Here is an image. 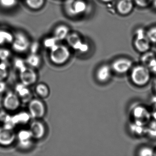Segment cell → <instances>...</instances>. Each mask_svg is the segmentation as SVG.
Returning <instances> with one entry per match:
<instances>
[{"mask_svg": "<svg viewBox=\"0 0 156 156\" xmlns=\"http://www.w3.org/2000/svg\"><path fill=\"white\" fill-rule=\"evenodd\" d=\"M133 43L135 49L142 54L149 51L151 44L147 36L146 30L142 28H138L136 30Z\"/></svg>", "mask_w": 156, "mask_h": 156, "instance_id": "6da1fadb", "label": "cell"}, {"mask_svg": "<svg viewBox=\"0 0 156 156\" xmlns=\"http://www.w3.org/2000/svg\"><path fill=\"white\" fill-rule=\"evenodd\" d=\"M50 59L54 63L62 65L69 59L70 52L65 45L57 44L50 49Z\"/></svg>", "mask_w": 156, "mask_h": 156, "instance_id": "7a4b0ae2", "label": "cell"}, {"mask_svg": "<svg viewBox=\"0 0 156 156\" xmlns=\"http://www.w3.org/2000/svg\"><path fill=\"white\" fill-rule=\"evenodd\" d=\"M131 78L135 84L142 86L146 85L149 81L150 73L147 67L143 65L139 66L132 70Z\"/></svg>", "mask_w": 156, "mask_h": 156, "instance_id": "3957f363", "label": "cell"}, {"mask_svg": "<svg viewBox=\"0 0 156 156\" xmlns=\"http://www.w3.org/2000/svg\"><path fill=\"white\" fill-rule=\"evenodd\" d=\"M65 8L68 15L75 17L82 15L86 12L87 4L84 0H67Z\"/></svg>", "mask_w": 156, "mask_h": 156, "instance_id": "277c9868", "label": "cell"}, {"mask_svg": "<svg viewBox=\"0 0 156 156\" xmlns=\"http://www.w3.org/2000/svg\"><path fill=\"white\" fill-rule=\"evenodd\" d=\"M66 40L69 46L76 51L81 53H86L89 51V45L83 41L77 34H69Z\"/></svg>", "mask_w": 156, "mask_h": 156, "instance_id": "5b68a950", "label": "cell"}, {"mask_svg": "<svg viewBox=\"0 0 156 156\" xmlns=\"http://www.w3.org/2000/svg\"><path fill=\"white\" fill-rule=\"evenodd\" d=\"M12 45L14 51L22 53L26 51L29 49L30 43L26 35L21 33H19L14 36Z\"/></svg>", "mask_w": 156, "mask_h": 156, "instance_id": "8992f818", "label": "cell"}, {"mask_svg": "<svg viewBox=\"0 0 156 156\" xmlns=\"http://www.w3.org/2000/svg\"><path fill=\"white\" fill-rule=\"evenodd\" d=\"M29 109L30 115L34 118H41L45 113L44 104L39 99L31 100L29 103Z\"/></svg>", "mask_w": 156, "mask_h": 156, "instance_id": "52a82bcc", "label": "cell"}, {"mask_svg": "<svg viewBox=\"0 0 156 156\" xmlns=\"http://www.w3.org/2000/svg\"><path fill=\"white\" fill-rule=\"evenodd\" d=\"M135 6L133 0H118L116 3V11L120 16H127L132 12Z\"/></svg>", "mask_w": 156, "mask_h": 156, "instance_id": "ba28073f", "label": "cell"}, {"mask_svg": "<svg viewBox=\"0 0 156 156\" xmlns=\"http://www.w3.org/2000/svg\"><path fill=\"white\" fill-rule=\"evenodd\" d=\"M20 104V98L17 94L9 92L3 100V106L7 110L13 111L18 109Z\"/></svg>", "mask_w": 156, "mask_h": 156, "instance_id": "9c48e42d", "label": "cell"}, {"mask_svg": "<svg viewBox=\"0 0 156 156\" xmlns=\"http://www.w3.org/2000/svg\"><path fill=\"white\" fill-rule=\"evenodd\" d=\"M21 81L22 83L27 86L33 84L37 80L36 73L31 68L26 66L20 70Z\"/></svg>", "mask_w": 156, "mask_h": 156, "instance_id": "30bf717a", "label": "cell"}, {"mask_svg": "<svg viewBox=\"0 0 156 156\" xmlns=\"http://www.w3.org/2000/svg\"><path fill=\"white\" fill-rule=\"evenodd\" d=\"M15 133L12 129L5 127L0 128V145L9 146L12 144L15 140Z\"/></svg>", "mask_w": 156, "mask_h": 156, "instance_id": "8fae6325", "label": "cell"}, {"mask_svg": "<svg viewBox=\"0 0 156 156\" xmlns=\"http://www.w3.org/2000/svg\"><path fill=\"white\" fill-rule=\"evenodd\" d=\"M132 62L126 58H120L116 60L112 64L113 70L119 73H126L132 67Z\"/></svg>", "mask_w": 156, "mask_h": 156, "instance_id": "7c38bea8", "label": "cell"}, {"mask_svg": "<svg viewBox=\"0 0 156 156\" xmlns=\"http://www.w3.org/2000/svg\"><path fill=\"white\" fill-rule=\"evenodd\" d=\"M30 130L32 138L39 139L44 136L45 132V127L41 122L34 121L31 125Z\"/></svg>", "mask_w": 156, "mask_h": 156, "instance_id": "4fadbf2b", "label": "cell"}, {"mask_svg": "<svg viewBox=\"0 0 156 156\" xmlns=\"http://www.w3.org/2000/svg\"><path fill=\"white\" fill-rule=\"evenodd\" d=\"M15 90L17 94L23 102H27L30 101L32 97L31 93L28 86L21 83L16 86Z\"/></svg>", "mask_w": 156, "mask_h": 156, "instance_id": "5bb4252c", "label": "cell"}, {"mask_svg": "<svg viewBox=\"0 0 156 156\" xmlns=\"http://www.w3.org/2000/svg\"><path fill=\"white\" fill-rule=\"evenodd\" d=\"M133 115L136 119V122L144 125L149 119L150 115L148 111L144 108L137 107L133 112Z\"/></svg>", "mask_w": 156, "mask_h": 156, "instance_id": "9a60e30c", "label": "cell"}, {"mask_svg": "<svg viewBox=\"0 0 156 156\" xmlns=\"http://www.w3.org/2000/svg\"><path fill=\"white\" fill-rule=\"evenodd\" d=\"M111 76V69L108 65L101 66L98 70L96 76L98 80L101 82L108 81Z\"/></svg>", "mask_w": 156, "mask_h": 156, "instance_id": "2e32d148", "label": "cell"}, {"mask_svg": "<svg viewBox=\"0 0 156 156\" xmlns=\"http://www.w3.org/2000/svg\"><path fill=\"white\" fill-rule=\"evenodd\" d=\"M69 28L65 25H60L55 28L54 33V37L58 41H63L66 39L69 34Z\"/></svg>", "mask_w": 156, "mask_h": 156, "instance_id": "e0dca14e", "label": "cell"}, {"mask_svg": "<svg viewBox=\"0 0 156 156\" xmlns=\"http://www.w3.org/2000/svg\"><path fill=\"white\" fill-rule=\"evenodd\" d=\"M141 57L142 65L148 68L151 63L156 60V55L153 52L149 51L144 53Z\"/></svg>", "mask_w": 156, "mask_h": 156, "instance_id": "ac0fdd59", "label": "cell"}, {"mask_svg": "<svg viewBox=\"0 0 156 156\" xmlns=\"http://www.w3.org/2000/svg\"><path fill=\"white\" fill-rule=\"evenodd\" d=\"M30 115L26 112H21L12 117V121L15 124H24L30 120Z\"/></svg>", "mask_w": 156, "mask_h": 156, "instance_id": "d6986e66", "label": "cell"}, {"mask_svg": "<svg viewBox=\"0 0 156 156\" xmlns=\"http://www.w3.org/2000/svg\"><path fill=\"white\" fill-rule=\"evenodd\" d=\"M14 36L11 33L5 30H0V45L12 43Z\"/></svg>", "mask_w": 156, "mask_h": 156, "instance_id": "ffe728a7", "label": "cell"}, {"mask_svg": "<svg viewBox=\"0 0 156 156\" xmlns=\"http://www.w3.org/2000/svg\"><path fill=\"white\" fill-rule=\"evenodd\" d=\"M25 3L30 9L38 10L43 6L44 0H25Z\"/></svg>", "mask_w": 156, "mask_h": 156, "instance_id": "44dd1931", "label": "cell"}, {"mask_svg": "<svg viewBox=\"0 0 156 156\" xmlns=\"http://www.w3.org/2000/svg\"><path fill=\"white\" fill-rule=\"evenodd\" d=\"M35 90L37 94L43 98L47 97L49 94V88L44 83H40L37 85Z\"/></svg>", "mask_w": 156, "mask_h": 156, "instance_id": "7402d4cb", "label": "cell"}, {"mask_svg": "<svg viewBox=\"0 0 156 156\" xmlns=\"http://www.w3.org/2000/svg\"><path fill=\"white\" fill-rule=\"evenodd\" d=\"M27 63L32 67H38L41 63V59L36 54L32 53L27 58Z\"/></svg>", "mask_w": 156, "mask_h": 156, "instance_id": "603a6c76", "label": "cell"}, {"mask_svg": "<svg viewBox=\"0 0 156 156\" xmlns=\"http://www.w3.org/2000/svg\"><path fill=\"white\" fill-rule=\"evenodd\" d=\"M146 34L151 43L156 44V25L146 30Z\"/></svg>", "mask_w": 156, "mask_h": 156, "instance_id": "cb8c5ba5", "label": "cell"}, {"mask_svg": "<svg viewBox=\"0 0 156 156\" xmlns=\"http://www.w3.org/2000/svg\"><path fill=\"white\" fill-rule=\"evenodd\" d=\"M144 125L137 122H135L134 124L131 126V131L135 134L140 135L145 131Z\"/></svg>", "mask_w": 156, "mask_h": 156, "instance_id": "d4e9b609", "label": "cell"}, {"mask_svg": "<svg viewBox=\"0 0 156 156\" xmlns=\"http://www.w3.org/2000/svg\"><path fill=\"white\" fill-rule=\"evenodd\" d=\"M18 137L19 141L29 140L32 138L30 130H21L18 134Z\"/></svg>", "mask_w": 156, "mask_h": 156, "instance_id": "484cf974", "label": "cell"}, {"mask_svg": "<svg viewBox=\"0 0 156 156\" xmlns=\"http://www.w3.org/2000/svg\"><path fill=\"white\" fill-rule=\"evenodd\" d=\"M134 4L140 8H146L152 5L153 0H133Z\"/></svg>", "mask_w": 156, "mask_h": 156, "instance_id": "4316f807", "label": "cell"}, {"mask_svg": "<svg viewBox=\"0 0 156 156\" xmlns=\"http://www.w3.org/2000/svg\"><path fill=\"white\" fill-rule=\"evenodd\" d=\"M58 41L54 36L46 38L44 41V44L46 48L51 49L54 46L57 44Z\"/></svg>", "mask_w": 156, "mask_h": 156, "instance_id": "83f0119b", "label": "cell"}, {"mask_svg": "<svg viewBox=\"0 0 156 156\" xmlns=\"http://www.w3.org/2000/svg\"><path fill=\"white\" fill-rule=\"evenodd\" d=\"M7 64L4 62L0 63V81H3L8 76Z\"/></svg>", "mask_w": 156, "mask_h": 156, "instance_id": "f1b7e54d", "label": "cell"}, {"mask_svg": "<svg viewBox=\"0 0 156 156\" xmlns=\"http://www.w3.org/2000/svg\"><path fill=\"white\" fill-rule=\"evenodd\" d=\"M17 2V0H0V5L7 9L14 7Z\"/></svg>", "mask_w": 156, "mask_h": 156, "instance_id": "f546056e", "label": "cell"}, {"mask_svg": "<svg viewBox=\"0 0 156 156\" xmlns=\"http://www.w3.org/2000/svg\"><path fill=\"white\" fill-rule=\"evenodd\" d=\"M10 55V52L8 49H0V60L2 62H5Z\"/></svg>", "mask_w": 156, "mask_h": 156, "instance_id": "4dcf8cb0", "label": "cell"}, {"mask_svg": "<svg viewBox=\"0 0 156 156\" xmlns=\"http://www.w3.org/2000/svg\"><path fill=\"white\" fill-rule=\"evenodd\" d=\"M154 155V151L150 148L144 147L139 151V155L142 156H151Z\"/></svg>", "mask_w": 156, "mask_h": 156, "instance_id": "1f68e13d", "label": "cell"}, {"mask_svg": "<svg viewBox=\"0 0 156 156\" xmlns=\"http://www.w3.org/2000/svg\"><path fill=\"white\" fill-rule=\"evenodd\" d=\"M19 145L23 149H28L31 146L32 142L30 140L19 141Z\"/></svg>", "mask_w": 156, "mask_h": 156, "instance_id": "d6a6232c", "label": "cell"}, {"mask_svg": "<svg viewBox=\"0 0 156 156\" xmlns=\"http://www.w3.org/2000/svg\"><path fill=\"white\" fill-rule=\"evenodd\" d=\"M14 65L17 69L20 70L25 66L24 62L21 59H16L14 62Z\"/></svg>", "mask_w": 156, "mask_h": 156, "instance_id": "836d02e7", "label": "cell"}, {"mask_svg": "<svg viewBox=\"0 0 156 156\" xmlns=\"http://www.w3.org/2000/svg\"><path fill=\"white\" fill-rule=\"evenodd\" d=\"M38 48H39V45L38 44L36 43L33 44L32 45L31 48L32 53L36 54V52L38 51Z\"/></svg>", "mask_w": 156, "mask_h": 156, "instance_id": "e575fe53", "label": "cell"}, {"mask_svg": "<svg viewBox=\"0 0 156 156\" xmlns=\"http://www.w3.org/2000/svg\"><path fill=\"white\" fill-rule=\"evenodd\" d=\"M6 88V84L3 81H0V94L3 93Z\"/></svg>", "mask_w": 156, "mask_h": 156, "instance_id": "d590c367", "label": "cell"}, {"mask_svg": "<svg viewBox=\"0 0 156 156\" xmlns=\"http://www.w3.org/2000/svg\"><path fill=\"white\" fill-rule=\"evenodd\" d=\"M153 73H156V60H155L148 67Z\"/></svg>", "mask_w": 156, "mask_h": 156, "instance_id": "8d00e7d4", "label": "cell"}, {"mask_svg": "<svg viewBox=\"0 0 156 156\" xmlns=\"http://www.w3.org/2000/svg\"><path fill=\"white\" fill-rule=\"evenodd\" d=\"M101 2L104 3H109L113 2L114 0H100Z\"/></svg>", "mask_w": 156, "mask_h": 156, "instance_id": "74e56055", "label": "cell"}, {"mask_svg": "<svg viewBox=\"0 0 156 156\" xmlns=\"http://www.w3.org/2000/svg\"><path fill=\"white\" fill-rule=\"evenodd\" d=\"M153 117L154 118V119H155L156 120V111H155V112L153 113Z\"/></svg>", "mask_w": 156, "mask_h": 156, "instance_id": "f35d334b", "label": "cell"}, {"mask_svg": "<svg viewBox=\"0 0 156 156\" xmlns=\"http://www.w3.org/2000/svg\"><path fill=\"white\" fill-rule=\"evenodd\" d=\"M155 91H156V82H155Z\"/></svg>", "mask_w": 156, "mask_h": 156, "instance_id": "ab89813d", "label": "cell"}]
</instances>
